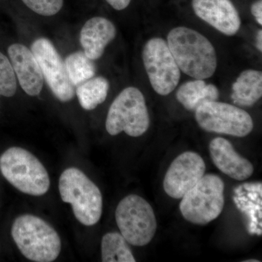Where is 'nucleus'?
I'll use <instances>...</instances> for the list:
<instances>
[{
  "mask_svg": "<svg viewBox=\"0 0 262 262\" xmlns=\"http://www.w3.org/2000/svg\"><path fill=\"white\" fill-rule=\"evenodd\" d=\"M116 34L115 25L107 18L94 17L89 19L80 32V42L84 54L93 61L101 58Z\"/></svg>",
  "mask_w": 262,
  "mask_h": 262,
  "instance_id": "obj_15",
  "label": "nucleus"
},
{
  "mask_svg": "<svg viewBox=\"0 0 262 262\" xmlns=\"http://www.w3.org/2000/svg\"><path fill=\"white\" fill-rule=\"evenodd\" d=\"M142 58L150 83L157 94L167 96L176 89L181 70L163 39H149L143 49Z\"/></svg>",
  "mask_w": 262,
  "mask_h": 262,
  "instance_id": "obj_9",
  "label": "nucleus"
},
{
  "mask_svg": "<svg viewBox=\"0 0 262 262\" xmlns=\"http://www.w3.org/2000/svg\"><path fill=\"white\" fill-rule=\"evenodd\" d=\"M225 183L219 176H203L183 196L180 211L188 222L204 225L216 220L225 206Z\"/></svg>",
  "mask_w": 262,
  "mask_h": 262,
  "instance_id": "obj_5",
  "label": "nucleus"
},
{
  "mask_svg": "<svg viewBox=\"0 0 262 262\" xmlns=\"http://www.w3.org/2000/svg\"><path fill=\"white\" fill-rule=\"evenodd\" d=\"M251 13L256 18V21L262 25V1L258 0L251 7Z\"/></svg>",
  "mask_w": 262,
  "mask_h": 262,
  "instance_id": "obj_23",
  "label": "nucleus"
},
{
  "mask_svg": "<svg viewBox=\"0 0 262 262\" xmlns=\"http://www.w3.org/2000/svg\"><path fill=\"white\" fill-rule=\"evenodd\" d=\"M0 170L19 191L33 196L48 192L50 178L41 162L27 149L11 147L0 157Z\"/></svg>",
  "mask_w": 262,
  "mask_h": 262,
  "instance_id": "obj_4",
  "label": "nucleus"
},
{
  "mask_svg": "<svg viewBox=\"0 0 262 262\" xmlns=\"http://www.w3.org/2000/svg\"><path fill=\"white\" fill-rule=\"evenodd\" d=\"M149 115L145 98L139 89L126 88L114 100L106 120V131L112 136L122 132L139 137L149 129Z\"/></svg>",
  "mask_w": 262,
  "mask_h": 262,
  "instance_id": "obj_6",
  "label": "nucleus"
},
{
  "mask_svg": "<svg viewBox=\"0 0 262 262\" xmlns=\"http://www.w3.org/2000/svg\"><path fill=\"white\" fill-rule=\"evenodd\" d=\"M206 173V163L201 155L186 151L179 155L165 176L163 188L168 196L181 199L196 185Z\"/></svg>",
  "mask_w": 262,
  "mask_h": 262,
  "instance_id": "obj_11",
  "label": "nucleus"
},
{
  "mask_svg": "<svg viewBox=\"0 0 262 262\" xmlns=\"http://www.w3.org/2000/svg\"><path fill=\"white\" fill-rule=\"evenodd\" d=\"M31 51L53 94L62 102L71 101L75 97V86L67 75L64 61L53 43L46 38H39L33 42Z\"/></svg>",
  "mask_w": 262,
  "mask_h": 262,
  "instance_id": "obj_10",
  "label": "nucleus"
},
{
  "mask_svg": "<svg viewBox=\"0 0 262 262\" xmlns=\"http://www.w3.org/2000/svg\"><path fill=\"white\" fill-rule=\"evenodd\" d=\"M256 47L260 52L262 51V30L259 29L256 35Z\"/></svg>",
  "mask_w": 262,
  "mask_h": 262,
  "instance_id": "obj_25",
  "label": "nucleus"
},
{
  "mask_svg": "<svg viewBox=\"0 0 262 262\" xmlns=\"http://www.w3.org/2000/svg\"><path fill=\"white\" fill-rule=\"evenodd\" d=\"M219 97L220 91L214 84L198 79L183 84L177 93V100L189 111H195L201 105L217 101Z\"/></svg>",
  "mask_w": 262,
  "mask_h": 262,
  "instance_id": "obj_17",
  "label": "nucleus"
},
{
  "mask_svg": "<svg viewBox=\"0 0 262 262\" xmlns=\"http://www.w3.org/2000/svg\"><path fill=\"white\" fill-rule=\"evenodd\" d=\"M195 14L211 27L227 36L241 28L238 12L230 0H192Z\"/></svg>",
  "mask_w": 262,
  "mask_h": 262,
  "instance_id": "obj_12",
  "label": "nucleus"
},
{
  "mask_svg": "<svg viewBox=\"0 0 262 262\" xmlns=\"http://www.w3.org/2000/svg\"><path fill=\"white\" fill-rule=\"evenodd\" d=\"M62 201L72 205L76 219L85 226L98 223L102 214L103 199L101 191L78 168H67L59 179Z\"/></svg>",
  "mask_w": 262,
  "mask_h": 262,
  "instance_id": "obj_3",
  "label": "nucleus"
},
{
  "mask_svg": "<svg viewBox=\"0 0 262 262\" xmlns=\"http://www.w3.org/2000/svg\"><path fill=\"white\" fill-rule=\"evenodd\" d=\"M246 262H250V261H253V262H258V260H247V261H245Z\"/></svg>",
  "mask_w": 262,
  "mask_h": 262,
  "instance_id": "obj_26",
  "label": "nucleus"
},
{
  "mask_svg": "<svg viewBox=\"0 0 262 262\" xmlns=\"http://www.w3.org/2000/svg\"><path fill=\"white\" fill-rule=\"evenodd\" d=\"M262 96V73L260 71H244L232 84V101L239 106H251Z\"/></svg>",
  "mask_w": 262,
  "mask_h": 262,
  "instance_id": "obj_16",
  "label": "nucleus"
},
{
  "mask_svg": "<svg viewBox=\"0 0 262 262\" xmlns=\"http://www.w3.org/2000/svg\"><path fill=\"white\" fill-rule=\"evenodd\" d=\"M167 44L179 68L186 75L204 80L215 73V48L201 33L187 27H177L169 32Z\"/></svg>",
  "mask_w": 262,
  "mask_h": 262,
  "instance_id": "obj_1",
  "label": "nucleus"
},
{
  "mask_svg": "<svg viewBox=\"0 0 262 262\" xmlns=\"http://www.w3.org/2000/svg\"><path fill=\"white\" fill-rule=\"evenodd\" d=\"M64 63L67 75L75 87L90 80L96 75V67L93 60L90 59L84 52L71 53L66 58Z\"/></svg>",
  "mask_w": 262,
  "mask_h": 262,
  "instance_id": "obj_20",
  "label": "nucleus"
},
{
  "mask_svg": "<svg viewBox=\"0 0 262 262\" xmlns=\"http://www.w3.org/2000/svg\"><path fill=\"white\" fill-rule=\"evenodd\" d=\"M212 161L222 173L237 181L250 178L253 173L252 163L234 150L232 144L224 138H215L210 143Z\"/></svg>",
  "mask_w": 262,
  "mask_h": 262,
  "instance_id": "obj_14",
  "label": "nucleus"
},
{
  "mask_svg": "<svg viewBox=\"0 0 262 262\" xmlns=\"http://www.w3.org/2000/svg\"><path fill=\"white\" fill-rule=\"evenodd\" d=\"M199 126L208 132L245 137L252 131L251 115L242 108L227 103L211 101L195 110Z\"/></svg>",
  "mask_w": 262,
  "mask_h": 262,
  "instance_id": "obj_8",
  "label": "nucleus"
},
{
  "mask_svg": "<svg viewBox=\"0 0 262 262\" xmlns=\"http://www.w3.org/2000/svg\"><path fill=\"white\" fill-rule=\"evenodd\" d=\"M24 4L37 14L52 16L61 10L63 0H22Z\"/></svg>",
  "mask_w": 262,
  "mask_h": 262,
  "instance_id": "obj_22",
  "label": "nucleus"
},
{
  "mask_svg": "<svg viewBox=\"0 0 262 262\" xmlns=\"http://www.w3.org/2000/svg\"><path fill=\"white\" fill-rule=\"evenodd\" d=\"M115 219L122 235L133 246L149 244L156 233L157 220L152 207L136 194H130L120 202Z\"/></svg>",
  "mask_w": 262,
  "mask_h": 262,
  "instance_id": "obj_7",
  "label": "nucleus"
},
{
  "mask_svg": "<svg viewBox=\"0 0 262 262\" xmlns=\"http://www.w3.org/2000/svg\"><path fill=\"white\" fill-rule=\"evenodd\" d=\"M103 262H135L126 239L118 232H108L101 241Z\"/></svg>",
  "mask_w": 262,
  "mask_h": 262,
  "instance_id": "obj_19",
  "label": "nucleus"
},
{
  "mask_svg": "<svg viewBox=\"0 0 262 262\" xmlns=\"http://www.w3.org/2000/svg\"><path fill=\"white\" fill-rule=\"evenodd\" d=\"M110 83L103 77H92L77 86L76 94L81 106L85 110H93L104 102L107 97Z\"/></svg>",
  "mask_w": 262,
  "mask_h": 262,
  "instance_id": "obj_18",
  "label": "nucleus"
},
{
  "mask_svg": "<svg viewBox=\"0 0 262 262\" xmlns=\"http://www.w3.org/2000/svg\"><path fill=\"white\" fill-rule=\"evenodd\" d=\"M8 52L21 89L29 96H38L42 90L44 77L32 51L24 45L15 43L8 48Z\"/></svg>",
  "mask_w": 262,
  "mask_h": 262,
  "instance_id": "obj_13",
  "label": "nucleus"
},
{
  "mask_svg": "<svg viewBox=\"0 0 262 262\" xmlns=\"http://www.w3.org/2000/svg\"><path fill=\"white\" fill-rule=\"evenodd\" d=\"M114 9L122 10L125 9L130 3L131 0H106Z\"/></svg>",
  "mask_w": 262,
  "mask_h": 262,
  "instance_id": "obj_24",
  "label": "nucleus"
},
{
  "mask_svg": "<svg viewBox=\"0 0 262 262\" xmlns=\"http://www.w3.org/2000/svg\"><path fill=\"white\" fill-rule=\"evenodd\" d=\"M16 90V76L11 62L0 52V95L5 97H12Z\"/></svg>",
  "mask_w": 262,
  "mask_h": 262,
  "instance_id": "obj_21",
  "label": "nucleus"
},
{
  "mask_svg": "<svg viewBox=\"0 0 262 262\" xmlns=\"http://www.w3.org/2000/svg\"><path fill=\"white\" fill-rule=\"evenodd\" d=\"M11 234L19 251L31 261H53L61 252V239L56 231L35 215L18 217L12 226Z\"/></svg>",
  "mask_w": 262,
  "mask_h": 262,
  "instance_id": "obj_2",
  "label": "nucleus"
}]
</instances>
